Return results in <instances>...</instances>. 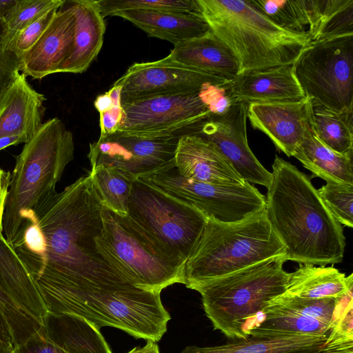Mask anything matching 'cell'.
<instances>
[{
	"label": "cell",
	"mask_w": 353,
	"mask_h": 353,
	"mask_svg": "<svg viewBox=\"0 0 353 353\" xmlns=\"http://www.w3.org/2000/svg\"><path fill=\"white\" fill-rule=\"evenodd\" d=\"M97 3L103 18L127 10L169 11L201 14L197 0H99L97 1Z\"/></svg>",
	"instance_id": "30"
},
{
	"label": "cell",
	"mask_w": 353,
	"mask_h": 353,
	"mask_svg": "<svg viewBox=\"0 0 353 353\" xmlns=\"http://www.w3.org/2000/svg\"><path fill=\"white\" fill-rule=\"evenodd\" d=\"M265 211L285 248V261L326 266L342 262L345 238L306 174L275 156Z\"/></svg>",
	"instance_id": "2"
},
{
	"label": "cell",
	"mask_w": 353,
	"mask_h": 353,
	"mask_svg": "<svg viewBox=\"0 0 353 353\" xmlns=\"http://www.w3.org/2000/svg\"><path fill=\"white\" fill-rule=\"evenodd\" d=\"M10 179V172L0 168V232L1 233H3V218Z\"/></svg>",
	"instance_id": "41"
},
{
	"label": "cell",
	"mask_w": 353,
	"mask_h": 353,
	"mask_svg": "<svg viewBox=\"0 0 353 353\" xmlns=\"http://www.w3.org/2000/svg\"><path fill=\"white\" fill-rule=\"evenodd\" d=\"M0 288L14 307L28 339L40 332L48 312L27 268L1 232Z\"/></svg>",
	"instance_id": "16"
},
{
	"label": "cell",
	"mask_w": 353,
	"mask_h": 353,
	"mask_svg": "<svg viewBox=\"0 0 353 353\" xmlns=\"http://www.w3.org/2000/svg\"><path fill=\"white\" fill-rule=\"evenodd\" d=\"M65 3L62 0H17L4 21L3 41L6 48L14 37L29 24Z\"/></svg>",
	"instance_id": "31"
},
{
	"label": "cell",
	"mask_w": 353,
	"mask_h": 353,
	"mask_svg": "<svg viewBox=\"0 0 353 353\" xmlns=\"http://www.w3.org/2000/svg\"><path fill=\"white\" fill-rule=\"evenodd\" d=\"M327 336H250L222 345L185 347L181 353H322Z\"/></svg>",
	"instance_id": "24"
},
{
	"label": "cell",
	"mask_w": 353,
	"mask_h": 353,
	"mask_svg": "<svg viewBox=\"0 0 353 353\" xmlns=\"http://www.w3.org/2000/svg\"><path fill=\"white\" fill-rule=\"evenodd\" d=\"M118 132L148 139L170 138L189 132L210 113L195 93L154 95L121 103Z\"/></svg>",
	"instance_id": "11"
},
{
	"label": "cell",
	"mask_w": 353,
	"mask_h": 353,
	"mask_svg": "<svg viewBox=\"0 0 353 353\" xmlns=\"http://www.w3.org/2000/svg\"><path fill=\"white\" fill-rule=\"evenodd\" d=\"M140 177L217 221H239L265 208V196L248 182L218 185L194 181L181 175L174 162Z\"/></svg>",
	"instance_id": "10"
},
{
	"label": "cell",
	"mask_w": 353,
	"mask_h": 353,
	"mask_svg": "<svg viewBox=\"0 0 353 353\" xmlns=\"http://www.w3.org/2000/svg\"><path fill=\"white\" fill-rule=\"evenodd\" d=\"M27 140L21 136H10L0 138V150L10 145L25 143Z\"/></svg>",
	"instance_id": "45"
},
{
	"label": "cell",
	"mask_w": 353,
	"mask_h": 353,
	"mask_svg": "<svg viewBox=\"0 0 353 353\" xmlns=\"http://www.w3.org/2000/svg\"><path fill=\"white\" fill-rule=\"evenodd\" d=\"M285 261L284 256L272 257L193 286L214 330L231 340L249 338L270 301L286 290Z\"/></svg>",
	"instance_id": "5"
},
{
	"label": "cell",
	"mask_w": 353,
	"mask_h": 353,
	"mask_svg": "<svg viewBox=\"0 0 353 353\" xmlns=\"http://www.w3.org/2000/svg\"><path fill=\"white\" fill-rule=\"evenodd\" d=\"M228 81L165 57L134 63L113 85L121 86V101L123 103L154 95L199 92L205 83L223 85Z\"/></svg>",
	"instance_id": "14"
},
{
	"label": "cell",
	"mask_w": 353,
	"mask_h": 353,
	"mask_svg": "<svg viewBox=\"0 0 353 353\" xmlns=\"http://www.w3.org/2000/svg\"><path fill=\"white\" fill-rule=\"evenodd\" d=\"M292 68L312 103L335 112H353V34L311 41Z\"/></svg>",
	"instance_id": "8"
},
{
	"label": "cell",
	"mask_w": 353,
	"mask_h": 353,
	"mask_svg": "<svg viewBox=\"0 0 353 353\" xmlns=\"http://www.w3.org/2000/svg\"><path fill=\"white\" fill-rule=\"evenodd\" d=\"M315 176L327 181L353 185L352 158L327 147L312 125L294 156Z\"/></svg>",
	"instance_id": "26"
},
{
	"label": "cell",
	"mask_w": 353,
	"mask_h": 353,
	"mask_svg": "<svg viewBox=\"0 0 353 353\" xmlns=\"http://www.w3.org/2000/svg\"><path fill=\"white\" fill-rule=\"evenodd\" d=\"M43 94L20 73L10 88L0 110V138L21 136L27 141L41 126L45 114Z\"/></svg>",
	"instance_id": "20"
},
{
	"label": "cell",
	"mask_w": 353,
	"mask_h": 353,
	"mask_svg": "<svg viewBox=\"0 0 353 353\" xmlns=\"http://www.w3.org/2000/svg\"><path fill=\"white\" fill-rule=\"evenodd\" d=\"M94 105L99 114H101L113 107V101L109 94L105 92L96 98Z\"/></svg>",
	"instance_id": "42"
},
{
	"label": "cell",
	"mask_w": 353,
	"mask_h": 353,
	"mask_svg": "<svg viewBox=\"0 0 353 353\" xmlns=\"http://www.w3.org/2000/svg\"><path fill=\"white\" fill-rule=\"evenodd\" d=\"M353 285L339 298L325 350L353 347Z\"/></svg>",
	"instance_id": "33"
},
{
	"label": "cell",
	"mask_w": 353,
	"mask_h": 353,
	"mask_svg": "<svg viewBox=\"0 0 353 353\" xmlns=\"http://www.w3.org/2000/svg\"><path fill=\"white\" fill-rule=\"evenodd\" d=\"M101 223L96 248L126 281L159 293L174 283H185V263L128 215L103 206Z\"/></svg>",
	"instance_id": "7"
},
{
	"label": "cell",
	"mask_w": 353,
	"mask_h": 353,
	"mask_svg": "<svg viewBox=\"0 0 353 353\" xmlns=\"http://www.w3.org/2000/svg\"><path fill=\"white\" fill-rule=\"evenodd\" d=\"M127 353H160V351L157 342L147 341L146 344L143 347H135Z\"/></svg>",
	"instance_id": "46"
},
{
	"label": "cell",
	"mask_w": 353,
	"mask_h": 353,
	"mask_svg": "<svg viewBox=\"0 0 353 353\" xmlns=\"http://www.w3.org/2000/svg\"><path fill=\"white\" fill-rule=\"evenodd\" d=\"M114 16L123 18L147 33L176 45L202 37L210 28L201 14L169 11L127 10Z\"/></svg>",
	"instance_id": "23"
},
{
	"label": "cell",
	"mask_w": 353,
	"mask_h": 353,
	"mask_svg": "<svg viewBox=\"0 0 353 353\" xmlns=\"http://www.w3.org/2000/svg\"><path fill=\"white\" fill-rule=\"evenodd\" d=\"M339 298L304 299L284 294L271 300L274 305L302 316L314 319L331 327Z\"/></svg>",
	"instance_id": "32"
},
{
	"label": "cell",
	"mask_w": 353,
	"mask_h": 353,
	"mask_svg": "<svg viewBox=\"0 0 353 353\" xmlns=\"http://www.w3.org/2000/svg\"><path fill=\"white\" fill-rule=\"evenodd\" d=\"M179 138L148 139L115 132L90 143L88 157L91 168L114 167L137 178L174 162Z\"/></svg>",
	"instance_id": "13"
},
{
	"label": "cell",
	"mask_w": 353,
	"mask_h": 353,
	"mask_svg": "<svg viewBox=\"0 0 353 353\" xmlns=\"http://www.w3.org/2000/svg\"><path fill=\"white\" fill-rule=\"evenodd\" d=\"M12 353H68L46 335L44 327L12 350Z\"/></svg>",
	"instance_id": "38"
},
{
	"label": "cell",
	"mask_w": 353,
	"mask_h": 353,
	"mask_svg": "<svg viewBox=\"0 0 353 353\" xmlns=\"http://www.w3.org/2000/svg\"><path fill=\"white\" fill-rule=\"evenodd\" d=\"M75 28L71 7L58 10L36 43L19 59L20 72L34 79L59 72L72 53Z\"/></svg>",
	"instance_id": "17"
},
{
	"label": "cell",
	"mask_w": 353,
	"mask_h": 353,
	"mask_svg": "<svg viewBox=\"0 0 353 353\" xmlns=\"http://www.w3.org/2000/svg\"><path fill=\"white\" fill-rule=\"evenodd\" d=\"M222 86L233 101L266 103L305 98L294 74L292 65L243 72Z\"/></svg>",
	"instance_id": "19"
},
{
	"label": "cell",
	"mask_w": 353,
	"mask_h": 353,
	"mask_svg": "<svg viewBox=\"0 0 353 353\" xmlns=\"http://www.w3.org/2000/svg\"><path fill=\"white\" fill-rule=\"evenodd\" d=\"M76 17L72 53L59 72L82 73L99 54L103 43L105 24L96 0L70 2Z\"/></svg>",
	"instance_id": "22"
},
{
	"label": "cell",
	"mask_w": 353,
	"mask_h": 353,
	"mask_svg": "<svg viewBox=\"0 0 353 353\" xmlns=\"http://www.w3.org/2000/svg\"><path fill=\"white\" fill-rule=\"evenodd\" d=\"M102 208L90 176H82L43 205L12 245L44 303L92 285L130 283L96 248Z\"/></svg>",
	"instance_id": "1"
},
{
	"label": "cell",
	"mask_w": 353,
	"mask_h": 353,
	"mask_svg": "<svg viewBox=\"0 0 353 353\" xmlns=\"http://www.w3.org/2000/svg\"><path fill=\"white\" fill-rule=\"evenodd\" d=\"M248 117L254 129L264 132L278 150L293 157L313 125L312 103L295 101L250 103Z\"/></svg>",
	"instance_id": "15"
},
{
	"label": "cell",
	"mask_w": 353,
	"mask_h": 353,
	"mask_svg": "<svg viewBox=\"0 0 353 353\" xmlns=\"http://www.w3.org/2000/svg\"><path fill=\"white\" fill-rule=\"evenodd\" d=\"M322 353H353V347H347L343 349H338L334 350L325 351Z\"/></svg>",
	"instance_id": "48"
},
{
	"label": "cell",
	"mask_w": 353,
	"mask_h": 353,
	"mask_svg": "<svg viewBox=\"0 0 353 353\" xmlns=\"http://www.w3.org/2000/svg\"><path fill=\"white\" fill-rule=\"evenodd\" d=\"M165 58L227 81L240 72L234 54L211 30L202 37L174 45Z\"/></svg>",
	"instance_id": "21"
},
{
	"label": "cell",
	"mask_w": 353,
	"mask_h": 353,
	"mask_svg": "<svg viewBox=\"0 0 353 353\" xmlns=\"http://www.w3.org/2000/svg\"><path fill=\"white\" fill-rule=\"evenodd\" d=\"M0 310L12 334L13 347L24 343L28 337L11 302L0 288Z\"/></svg>",
	"instance_id": "39"
},
{
	"label": "cell",
	"mask_w": 353,
	"mask_h": 353,
	"mask_svg": "<svg viewBox=\"0 0 353 353\" xmlns=\"http://www.w3.org/2000/svg\"><path fill=\"white\" fill-rule=\"evenodd\" d=\"M331 327L319 320L281 307L268 305L250 336L277 337L291 335L327 336Z\"/></svg>",
	"instance_id": "27"
},
{
	"label": "cell",
	"mask_w": 353,
	"mask_h": 353,
	"mask_svg": "<svg viewBox=\"0 0 353 353\" xmlns=\"http://www.w3.org/2000/svg\"><path fill=\"white\" fill-rule=\"evenodd\" d=\"M285 248L265 210L232 223L208 219L184 265L185 285L193 286L268 259L285 256Z\"/></svg>",
	"instance_id": "6"
},
{
	"label": "cell",
	"mask_w": 353,
	"mask_h": 353,
	"mask_svg": "<svg viewBox=\"0 0 353 353\" xmlns=\"http://www.w3.org/2000/svg\"><path fill=\"white\" fill-rule=\"evenodd\" d=\"M57 10H51L29 24L14 37L6 48L19 59L41 37Z\"/></svg>",
	"instance_id": "35"
},
{
	"label": "cell",
	"mask_w": 353,
	"mask_h": 353,
	"mask_svg": "<svg viewBox=\"0 0 353 353\" xmlns=\"http://www.w3.org/2000/svg\"><path fill=\"white\" fill-rule=\"evenodd\" d=\"M212 32L238 60L240 72L292 65L311 42L305 32L285 28L250 0H197Z\"/></svg>",
	"instance_id": "4"
},
{
	"label": "cell",
	"mask_w": 353,
	"mask_h": 353,
	"mask_svg": "<svg viewBox=\"0 0 353 353\" xmlns=\"http://www.w3.org/2000/svg\"><path fill=\"white\" fill-rule=\"evenodd\" d=\"M127 215L184 263L208 219L195 207L141 177L133 182Z\"/></svg>",
	"instance_id": "9"
},
{
	"label": "cell",
	"mask_w": 353,
	"mask_h": 353,
	"mask_svg": "<svg viewBox=\"0 0 353 353\" xmlns=\"http://www.w3.org/2000/svg\"><path fill=\"white\" fill-rule=\"evenodd\" d=\"M312 116L319 139L333 151L352 158L353 112L339 113L312 103Z\"/></svg>",
	"instance_id": "29"
},
{
	"label": "cell",
	"mask_w": 353,
	"mask_h": 353,
	"mask_svg": "<svg viewBox=\"0 0 353 353\" xmlns=\"http://www.w3.org/2000/svg\"><path fill=\"white\" fill-rule=\"evenodd\" d=\"M198 95L210 113L212 114L225 113L234 102L222 85L210 83L203 85Z\"/></svg>",
	"instance_id": "37"
},
{
	"label": "cell",
	"mask_w": 353,
	"mask_h": 353,
	"mask_svg": "<svg viewBox=\"0 0 353 353\" xmlns=\"http://www.w3.org/2000/svg\"><path fill=\"white\" fill-rule=\"evenodd\" d=\"M17 0H0V20L3 22L6 20Z\"/></svg>",
	"instance_id": "44"
},
{
	"label": "cell",
	"mask_w": 353,
	"mask_h": 353,
	"mask_svg": "<svg viewBox=\"0 0 353 353\" xmlns=\"http://www.w3.org/2000/svg\"><path fill=\"white\" fill-rule=\"evenodd\" d=\"M101 205L120 216L128 214L133 175L120 169L98 165L88 173Z\"/></svg>",
	"instance_id": "28"
},
{
	"label": "cell",
	"mask_w": 353,
	"mask_h": 353,
	"mask_svg": "<svg viewBox=\"0 0 353 353\" xmlns=\"http://www.w3.org/2000/svg\"><path fill=\"white\" fill-rule=\"evenodd\" d=\"M250 103L234 101L222 114H210L190 130L215 145L238 175L249 183L268 188L272 172L267 170L250 150L246 121Z\"/></svg>",
	"instance_id": "12"
},
{
	"label": "cell",
	"mask_w": 353,
	"mask_h": 353,
	"mask_svg": "<svg viewBox=\"0 0 353 353\" xmlns=\"http://www.w3.org/2000/svg\"><path fill=\"white\" fill-rule=\"evenodd\" d=\"M318 194L334 218L343 225L353 227V185L327 181Z\"/></svg>",
	"instance_id": "34"
},
{
	"label": "cell",
	"mask_w": 353,
	"mask_h": 353,
	"mask_svg": "<svg viewBox=\"0 0 353 353\" xmlns=\"http://www.w3.org/2000/svg\"><path fill=\"white\" fill-rule=\"evenodd\" d=\"M0 340L13 347L12 336L10 327L0 310Z\"/></svg>",
	"instance_id": "43"
},
{
	"label": "cell",
	"mask_w": 353,
	"mask_h": 353,
	"mask_svg": "<svg viewBox=\"0 0 353 353\" xmlns=\"http://www.w3.org/2000/svg\"><path fill=\"white\" fill-rule=\"evenodd\" d=\"M353 274L344 273L332 266L301 263L289 273L285 292L288 296L304 299L340 298L353 285Z\"/></svg>",
	"instance_id": "25"
},
{
	"label": "cell",
	"mask_w": 353,
	"mask_h": 353,
	"mask_svg": "<svg viewBox=\"0 0 353 353\" xmlns=\"http://www.w3.org/2000/svg\"><path fill=\"white\" fill-rule=\"evenodd\" d=\"M13 347L0 340V353H12Z\"/></svg>",
	"instance_id": "47"
},
{
	"label": "cell",
	"mask_w": 353,
	"mask_h": 353,
	"mask_svg": "<svg viewBox=\"0 0 353 353\" xmlns=\"http://www.w3.org/2000/svg\"><path fill=\"white\" fill-rule=\"evenodd\" d=\"M122 117V107L120 103H114L110 110L100 114V136L114 133L118 130Z\"/></svg>",
	"instance_id": "40"
},
{
	"label": "cell",
	"mask_w": 353,
	"mask_h": 353,
	"mask_svg": "<svg viewBox=\"0 0 353 353\" xmlns=\"http://www.w3.org/2000/svg\"><path fill=\"white\" fill-rule=\"evenodd\" d=\"M3 34L4 22L0 20V110L10 88L20 74L19 59L6 48Z\"/></svg>",
	"instance_id": "36"
},
{
	"label": "cell",
	"mask_w": 353,
	"mask_h": 353,
	"mask_svg": "<svg viewBox=\"0 0 353 353\" xmlns=\"http://www.w3.org/2000/svg\"><path fill=\"white\" fill-rule=\"evenodd\" d=\"M73 134L54 117L43 123L16 157L3 218V234L11 246L57 192L55 188L74 159Z\"/></svg>",
	"instance_id": "3"
},
{
	"label": "cell",
	"mask_w": 353,
	"mask_h": 353,
	"mask_svg": "<svg viewBox=\"0 0 353 353\" xmlns=\"http://www.w3.org/2000/svg\"><path fill=\"white\" fill-rule=\"evenodd\" d=\"M174 163L181 175L194 181L218 185L245 182L215 145L194 132L179 137Z\"/></svg>",
	"instance_id": "18"
}]
</instances>
